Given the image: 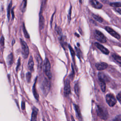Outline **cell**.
I'll list each match as a JSON object with an SVG mask.
<instances>
[{
	"label": "cell",
	"mask_w": 121,
	"mask_h": 121,
	"mask_svg": "<svg viewBox=\"0 0 121 121\" xmlns=\"http://www.w3.org/2000/svg\"><path fill=\"white\" fill-rule=\"evenodd\" d=\"M51 64L50 63L49 60L48 59L46 58H45L44 64H43V70L44 72L46 75V76L49 79H51L52 77V73L51 71Z\"/></svg>",
	"instance_id": "obj_1"
},
{
	"label": "cell",
	"mask_w": 121,
	"mask_h": 121,
	"mask_svg": "<svg viewBox=\"0 0 121 121\" xmlns=\"http://www.w3.org/2000/svg\"><path fill=\"white\" fill-rule=\"evenodd\" d=\"M97 113L98 115L103 120H106L108 116V114L107 110L103 107L100 106H97Z\"/></svg>",
	"instance_id": "obj_2"
},
{
	"label": "cell",
	"mask_w": 121,
	"mask_h": 121,
	"mask_svg": "<svg viewBox=\"0 0 121 121\" xmlns=\"http://www.w3.org/2000/svg\"><path fill=\"white\" fill-rule=\"evenodd\" d=\"M41 88L45 95H47L48 94L50 89V82L48 79L45 78L44 79L42 84Z\"/></svg>",
	"instance_id": "obj_3"
},
{
	"label": "cell",
	"mask_w": 121,
	"mask_h": 121,
	"mask_svg": "<svg viewBox=\"0 0 121 121\" xmlns=\"http://www.w3.org/2000/svg\"><path fill=\"white\" fill-rule=\"evenodd\" d=\"M20 43L21 45L22 56L24 59H26L27 58L29 53L28 46L26 43L21 39H20Z\"/></svg>",
	"instance_id": "obj_4"
},
{
	"label": "cell",
	"mask_w": 121,
	"mask_h": 121,
	"mask_svg": "<svg viewBox=\"0 0 121 121\" xmlns=\"http://www.w3.org/2000/svg\"><path fill=\"white\" fill-rule=\"evenodd\" d=\"M94 37L95 38L102 43H105L106 42L107 40L104 34L99 30H96L94 32Z\"/></svg>",
	"instance_id": "obj_5"
},
{
	"label": "cell",
	"mask_w": 121,
	"mask_h": 121,
	"mask_svg": "<svg viewBox=\"0 0 121 121\" xmlns=\"http://www.w3.org/2000/svg\"><path fill=\"white\" fill-rule=\"evenodd\" d=\"M106 101L108 105L110 106H113L116 103V100L114 96L111 94H107L106 96Z\"/></svg>",
	"instance_id": "obj_6"
},
{
	"label": "cell",
	"mask_w": 121,
	"mask_h": 121,
	"mask_svg": "<svg viewBox=\"0 0 121 121\" xmlns=\"http://www.w3.org/2000/svg\"><path fill=\"white\" fill-rule=\"evenodd\" d=\"M71 93L70 82L68 79H67L65 82L64 88V94L65 97H68Z\"/></svg>",
	"instance_id": "obj_7"
},
{
	"label": "cell",
	"mask_w": 121,
	"mask_h": 121,
	"mask_svg": "<svg viewBox=\"0 0 121 121\" xmlns=\"http://www.w3.org/2000/svg\"><path fill=\"white\" fill-rule=\"evenodd\" d=\"M105 29L114 38H116L118 40L120 39V36L117 32H116L113 29H112L111 27H110L109 26H106Z\"/></svg>",
	"instance_id": "obj_8"
},
{
	"label": "cell",
	"mask_w": 121,
	"mask_h": 121,
	"mask_svg": "<svg viewBox=\"0 0 121 121\" xmlns=\"http://www.w3.org/2000/svg\"><path fill=\"white\" fill-rule=\"evenodd\" d=\"M90 4L94 8L97 9H101L103 8V5L97 0H90Z\"/></svg>",
	"instance_id": "obj_9"
},
{
	"label": "cell",
	"mask_w": 121,
	"mask_h": 121,
	"mask_svg": "<svg viewBox=\"0 0 121 121\" xmlns=\"http://www.w3.org/2000/svg\"><path fill=\"white\" fill-rule=\"evenodd\" d=\"M95 45L103 53H104L105 54H108L109 53V50L107 49H106V48H105L103 45H102L100 44H99L98 43H95Z\"/></svg>",
	"instance_id": "obj_10"
},
{
	"label": "cell",
	"mask_w": 121,
	"mask_h": 121,
	"mask_svg": "<svg viewBox=\"0 0 121 121\" xmlns=\"http://www.w3.org/2000/svg\"><path fill=\"white\" fill-rule=\"evenodd\" d=\"M96 67L98 70V71H103L106 69L108 67V64L104 62L98 63L96 64Z\"/></svg>",
	"instance_id": "obj_11"
},
{
	"label": "cell",
	"mask_w": 121,
	"mask_h": 121,
	"mask_svg": "<svg viewBox=\"0 0 121 121\" xmlns=\"http://www.w3.org/2000/svg\"><path fill=\"white\" fill-rule=\"evenodd\" d=\"M34 63L33 61V59L32 56H31L29 59V61L28 63V69L31 72H32L34 71Z\"/></svg>",
	"instance_id": "obj_12"
},
{
	"label": "cell",
	"mask_w": 121,
	"mask_h": 121,
	"mask_svg": "<svg viewBox=\"0 0 121 121\" xmlns=\"http://www.w3.org/2000/svg\"><path fill=\"white\" fill-rule=\"evenodd\" d=\"M38 113V110L36 108L34 107L33 109V111L32 113L31 121H37Z\"/></svg>",
	"instance_id": "obj_13"
},
{
	"label": "cell",
	"mask_w": 121,
	"mask_h": 121,
	"mask_svg": "<svg viewBox=\"0 0 121 121\" xmlns=\"http://www.w3.org/2000/svg\"><path fill=\"white\" fill-rule=\"evenodd\" d=\"M74 106L75 109V111L77 113V115L79 119V120L80 121H82V116H81V112H80V108L79 107V106L77 105L74 104Z\"/></svg>",
	"instance_id": "obj_14"
},
{
	"label": "cell",
	"mask_w": 121,
	"mask_h": 121,
	"mask_svg": "<svg viewBox=\"0 0 121 121\" xmlns=\"http://www.w3.org/2000/svg\"><path fill=\"white\" fill-rule=\"evenodd\" d=\"M98 78L99 81H102L105 82L108 81V79L104 73L102 72H99L98 73Z\"/></svg>",
	"instance_id": "obj_15"
},
{
	"label": "cell",
	"mask_w": 121,
	"mask_h": 121,
	"mask_svg": "<svg viewBox=\"0 0 121 121\" xmlns=\"http://www.w3.org/2000/svg\"><path fill=\"white\" fill-rule=\"evenodd\" d=\"M13 62V55L12 53H10L7 57V62L9 65H11Z\"/></svg>",
	"instance_id": "obj_16"
},
{
	"label": "cell",
	"mask_w": 121,
	"mask_h": 121,
	"mask_svg": "<svg viewBox=\"0 0 121 121\" xmlns=\"http://www.w3.org/2000/svg\"><path fill=\"white\" fill-rule=\"evenodd\" d=\"M39 28L40 30H42L44 28L45 25V19L42 15H40L39 18Z\"/></svg>",
	"instance_id": "obj_17"
},
{
	"label": "cell",
	"mask_w": 121,
	"mask_h": 121,
	"mask_svg": "<svg viewBox=\"0 0 121 121\" xmlns=\"http://www.w3.org/2000/svg\"><path fill=\"white\" fill-rule=\"evenodd\" d=\"M36 60H37L38 67L41 68L42 67L43 60H42V58H41V56L39 54H37L36 55Z\"/></svg>",
	"instance_id": "obj_18"
},
{
	"label": "cell",
	"mask_w": 121,
	"mask_h": 121,
	"mask_svg": "<svg viewBox=\"0 0 121 121\" xmlns=\"http://www.w3.org/2000/svg\"><path fill=\"white\" fill-rule=\"evenodd\" d=\"M36 81H37V79H36L35 82V83H34V84L33 85V94H34V96L35 98L37 100H39V96H38V93L37 92V90H36Z\"/></svg>",
	"instance_id": "obj_19"
},
{
	"label": "cell",
	"mask_w": 121,
	"mask_h": 121,
	"mask_svg": "<svg viewBox=\"0 0 121 121\" xmlns=\"http://www.w3.org/2000/svg\"><path fill=\"white\" fill-rule=\"evenodd\" d=\"M112 57L116 62L120 64H121V57L120 56L118 55L117 54L113 53L112 54Z\"/></svg>",
	"instance_id": "obj_20"
},
{
	"label": "cell",
	"mask_w": 121,
	"mask_h": 121,
	"mask_svg": "<svg viewBox=\"0 0 121 121\" xmlns=\"http://www.w3.org/2000/svg\"><path fill=\"white\" fill-rule=\"evenodd\" d=\"M27 4V0H23L22 1V3L21 5V10L22 12H24L26 11V7Z\"/></svg>",
	"instance_id": "obj_21"
},
{
	"label": "cell",
	"mask_w": 121,
	"mask_h": 121,
	"mask_svg": "<svg viewBox=\"0 0 121 121\" xmlns=\"http://www.w3.org/2000/svg\"><path fill=\"white\" fill-rule=\"evenodd\" d=\"M93 18H94V19L95 20H96L97 21H98L99 23H102L103 21V19L101 17L98 16V15H97L95 14H93Z\"/></svg>",
	"instance_id": "obj_22"
},
{
	"label": "cell",
	"mask_w": 121,
	"mask_h": 121,
	"mask_svg": "<svg viewBox=\"0 0 121 121\" xmlns=\"http://www.w3.org/2000/svg\"><path fill=\"white\" fill-rule=\"evenodd\" d=\"M74 90H75V93L78 96V97H79V85L78 83H76L75 85Z\"/></svg>",
	"instance_id": "obj_23"
},
{
	"label": "cell",
	"mask_w": 121,
	"mask_h": 121,
	"mask_svg": "<svg viewBox=\"0 0 121 121\" xmlns=\"http://www.w3.org/2000/svg\"><path fill=\"white\" fill-rule=\"evenodd\" d=\"M100 87H101V89L103 92H105L106 89V82L102 81H100Z\"/></svg>",
	"instance_id": "obj_24"
},
{
	"label": "cell",
	"mask_w": 121,
	"mask_h": 121,
	"mask_svg": "<svg viewBox=\"0 0 121 121\" xmlns=\"http://www.w3.org/2000/svg\"><path fill=\"white\" fill-rule=\"evenodd\" d=\"M11 5H12V3L11 2L8 5V8H7V16L8 20H10V14H11Z\"/></svg>",
	"instance_id": "obj_25"
},
{
	"label": "cell",
	"mask_w": 121,
	"mask_h": 121,
	"mask_svg": "<svg viewBox=\"0 0 121 121\" xmlns=\"http://www.w3.org/2000/svg\"><path fill=\"white\" fill-rule=\"evenodd\" d=\"M23 32H24V34L25 37L26 38H29V34L27 33L26 30V29L24 23H23Z\"/></svg>",
	"instance_id": "obj_26"
},
{
	"label": "cell",
	"mask_w": 121,
	"mask_h": 121,
	"mask_svg": "<svg viewBox=\"0 0 121 121\" xmlns=\"http://www.w3.org/2000/svg\"><path fill=\"white\" fill-rule=\"evenodd\" d=\"M69 49H70V53H71V55H72V57L73 58V59L74 60V57L76 55L75 54V51L73 50V49H72V48L71 47V46L70 45H69Z\"/></svg>",
	"instance_id": "obj_27"
},
{
	"label": "cell",
	"mask_w": 121,
	"mask_h": 121,
	"mask_svg": "<svg viewBox=\"0 0 121 121\" xmlns=\"http://www.w3.org/2000/svg\"><path fill=\"white\" fill-rule=\"evenodd\" d=\"M110 5L112 7H121V2H118V3H114L110 4Z\"/></svg>",
	"instance_id": "obj_28"
},
{
	"label": "cell",
	"mask_w": 121,
	"mask_h": 121,
	"mask_svg": "<svg viewBox=\"0 0 121 121\" xmlns=\"http://www.w3.org/2000/svg\"><path fill=\"white\" fill-rule=\"evenodd\" d=\"M31 72H27L26 74V79L27 82L29 83L30 80H31Z\"/></svg>",
	"instance_id": "obj_29"
},
{
	"label": "cell",
	"mask_w": 121,
	"mask_h": 121,
	"mask_svg": "<svg viewBox=\"0 0 121 121\" xmlns=\"http://www.w3.org/2000/svg\"><path fill=\"white\" fill-rule=\"evenodd\" d=\"M75 50H76V53L77 56H78V57L79 59H80V56H81V52H80V50L76 47H75Z\"/></svg>",
	"instance_id": "obj_30"
},
{
	"label": "cell",
	"mask_w": 121,
	"mask_h": 121,
	"mask_svg": "<svg viewBox=\"0 0 121 121\" xmlns=\"http://www.w3.org/2000/svg\"><path fill=\"white\" fill-rule=\"evenodd\" d=\"M113 121H121V115H118L115 117Z\"/></svg>",
	"instance_id": "obj_31"
},
{
	"label": "cell",
	"mask_w": 121,
	"mask_h": 121,
	"mask_svg": "<svg viewBox=\"0 0 121 121\" xmlns=\"http://www.w3.org/2000/svg\"><path fill=\"white\" fill-rule=\"evenodd\" d=\"M117 98L118 100L121 103V92H120L117 96Z\"/></svg>",
	"instance_id": "obj_32"
},
{
	"label": "cell",
	"mask_w": 121,
	"mask_h": 121,
	"mask_svg": "<svg viewBox=\"0 0 121 121\" xmlns=\"http://www.w3.org/2000/svg\"><path fill=\"white\" fill-rule=\"evenodd\" d=\"M1 44L2 46H4V38L3 36H2V37H1Z\"/></svg>",
	"instance_id": "obj_33"
},
{
	"label": "cell",
	"mask_w": 121,
	"mask_h": 121,
	"mask_svg": "<svg viewBox=\"0 0 121 121\" xmlns=\"http://www.w3.org/2000/svg\"><path fill=\"white\" fill-rule=\"evenodd\" d=\"M20 65V58H19V60H18V64H17V66L16 68V70L17 71H18L19 68V66Z\"/></svg>",
	"instance_id": "obj_34"
},
{
	"label": "cell",
	"mask_w": 121,
	"mask_h": 121,
	"mask_svg": "<svg viewBox=\"0 0 121 121\" xmlns=\"http://www.w3.org/2000/svg\"><path fill=\"white\" fill-rule=\"evenodd\" d=\"M21 107H22V110H24L25 109V102L24 101L22 102Z\"/></svg>",
	"instance_id": "obj_35"
},
{
	"label": "cell",
	"mask_w": 121,
	"mask_h": 121,
	"mask_svg": "<svg viewBox=\"0 0 121 121\" xmlns=\"http://www.w3.org/2000/svg\"><path fill=\"white\" fill-rule=\"evenodd\" d=\"M114 10H115V11H116L119 14H121V9H120V8H115Z\"/></svg>",
	"instance_id": "obj_36"
},
{
	"label": "cell",
	"mask_w": 121,
	"mask_h": 121,
	"mask_svg": "<svg viewBox=\"0 0 121 121\" xmlns=\"http://www.w3.org/2000/svg\"><path fill=\"white\" fill-rule=\"evenodd\" d=\"M71 12H72V7H71V8H70V11H69V20H70V19H71Z\"/></svg>",
	"instance_id": "obj_37"
},
{
	"label": "cell",
	"mask_w": 121,
	"mask_h": 121,
	"mask_svg": "<svg viewBox=\"0 0 121 121\" xmlns=\"http://www.w3.org/2000/svg\"><path fill=\"white\" fill-rule=\"evenodd\" d=\"M13 9H12V11H11V13H12V18H13V19H14V12H13Z\"/></svg>",
	"instance_id": "obj_38"
},
{
	"label": "cell",
	"mask_w": 121,
	"mask_h": 121,
	"mask_svg": "<svg viewBox=\"0 0 121 121\" xmlns=\"http://www.w3.org/2000/svg\"><path fill=\"white\" fill-rule=\"evenodd\" d=\"M54 13H53L52 17V19H51V25L52 26V21H53V15H54Z\"/></svg>",
	"instance_id": "obj_39"
},
{
	"label": "cell",
	"mask_w": 121,
	"mask_h": 121,
	"mask_svg": "<svg viewBox=\"0 0 121 121\" xmlns=\"http://www.w3.org/2000/svg\"><path fill=\"white\" fill-rule=\"evenodd\" d=\"M72 121H75L74 119V118H73V117L72 116Z\"/></svg>",
	"instance_id": "obj_40"
},
{
	"label": "cell",
	"mask_w": 121,
	"mask_h": 121,
	"mask_svg": "<svg viewBox=\"0 0 121 121\" xmlns=\"http://www.w3.org/2000/svg\"><path fill=\"white\" fill-rule=\"evenodd\" d=\"M79 3L81 4L82 3V0H79Z\"/></svg>",
	"instance_id": "obj_41"
},
{
	"label": "cell",
	"mask_w": 121,
	"mask_h": 121,
	"mask_svg": "<svg viewBox=\"0 0 121 121\" xmlns=\"http://www.w3.org/2000/svg\"><path fill=\"white\" fill-rule=\"evenodd\" d=\"M15 42V40H13V41H12V45H13L14 44Z\"/></svg>",
	"instance_id": "obj_42"
},
{
	"label": "cell",
	"mask_w": 121,
	"mask_h": 121,
	"mask_svg": "<svg viewBox=\"0 0 121 121\" xmlns=\"http://www.w3.org/2000/svg\"><path fill=\"white\" fill-rule=\"evenodd\" d=\"M44 121H45V120H44Z\"/></svg>",
	"instance_id": "obj_43"
}]
</instances>
